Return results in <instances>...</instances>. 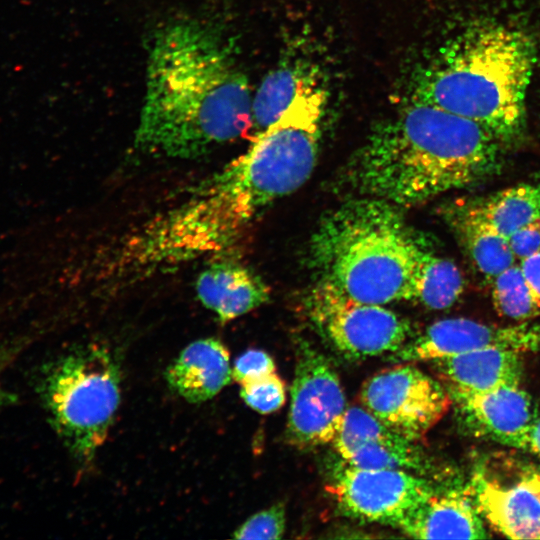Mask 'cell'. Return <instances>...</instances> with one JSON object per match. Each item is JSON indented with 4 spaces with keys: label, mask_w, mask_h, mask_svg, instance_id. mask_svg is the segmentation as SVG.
Here are the masks:
<instances>
[{
    "label": "cell",
    "mask_w": 540,
    "mask_h": 540,
    "mask_svg": "<svg viewBox=\"0 0 540 540\" xmlns=\"http://www.w3.org/2000/svg\"><path fill=\"white\" fill-rule=\"evenodd\" d=\"M471 202L489 223L509 237L540 218V182L518 184Z\"/></svg>",
    "instance_id": "20"
},
{
    "label": "cell",
    "mask_w": 540,
    "mask_h": 540,
    "mask_svg": "<svg viewBox=\"0 0 540 540\" xmlns=\"http://www.w3.org/2000/svg\"><path fill=\"white\" fill-rule=\"evenodd\" d=\"M521 352L486 348L434 361L447 384L448 393L484 392L520 385Z\"/></svg>",
    "instance_id": "18"
},
{
    "label": "cell",
    "mask_w": 540,
    "mask_h": 540,
    "mask_svg": "<svg viewBox=\"0 0 540 540\" xmlns=\"http://www.w3.org/2000/svg\"><path fill=\"white\" fill-rule=\"evenodd\" d=\"M305 73L290 67L272 71L252 100L253 124L258 132L274 122L293 101Z\"/></svg>",
    "instance_id": "22"
},
{
    "label": "cell",
    "mask_w": 540,
    "mask_h": 540,
    "mask_svg": "<svg viewBox=\"0 0 540 540\" xmlns=\"http://www.w3.org/2000/svg\"><path fill=\"white\" fill-rule=\"evenodd\" d=\"M331 491L348 516L394 526L433 493L411 471L358 468L343 460L334 471Z\"/></svg>",
    "instance_id": "10"
},
{
    "label": "cell",
    "mask_w": 540,
    "mask_h": 540,
    "mask_svg": "<svg viewBox=\"0 0 540 540\" xmlns=\"http://www.w3.org/2000/svg\"><path fill=\"white\" fill-rule=\"evenodd\" d=\"M149 44L137 149L196 158L249 131L248 80L219 28L176 19L159 27Z\"/></svg>",
    "instance_id": "1"
},
{
    "label": "cell",
    "mask_w": 540,
    "mask_h": 540,
    "mask_svg": "<svg viewBox=\"0 0 540 540\" xmlns=\"http://www.w3.org/2000/svg\"><path fill=\"white\" fill-rule=\"evenodd\" d=\"M14 400V396H12L9 392H7L0 382V408L11 404Z\"/></svg>",
    "instance_id": "30"
},
{
    "label": "cell",
    "mask_w": 540,
    "mask_h": 540,
    "mask_svg": "<svg viewBox=\"0 0 540 540\" xmlns=\"http://www.w3.org/2000/svg\"><path fill=\"white\" fill-rule=\"evenodd\" d=\"M229 358L227 348L216 338L194 341L167 368V383L188 402L209 400L232 380Z\"/></svg>",
    "instance_id": "17"
},
{
    "label": "cell",
    "mask_w": 540,
    "mask_h": 540,
    "mask_svg": "<svg viewBox=\"0 0 540 540\" xmlns=\"http://www.w3.org/2000/svg\"><path fill=\"white\" fill-rule=\"evenodd\" d=\"M361 405L397 434L416 441L448 411L443 385L412 363L379 371L360 390Z\"/></svg>",
    "instance_id": "8"
},
{
    "label": "cell",
    "mask_w": 540,
    "mask_h": 540,
    "mask_svg": "<svg viewBox=\"0 0 540 540\" xmlns=\"http://www.w3.org/2000/svg\"><path fill=\"white\" fill-rule=\"evenodd\" d=\"M508 240L516 260L521 261L540 251V218L516 230Z\"/></svg>",
    "instance_id": "27"
},
{
    "label": "cell",
    "mask_w": 540,
    "mask_h": 540,
    "mask_svg": "<svg viewBox=\"0 0 540 540\" xmlns=\"http://www.w3.org/2000/svg\"><path fill=\"white\" fill-rule=\"evenodd\" d=\"M463 286L458 267L426 246L416 267L412 300L431 309H446L460 297Z\"/></svg>",
    "instance_id": "21"
},
{
    "label": "cell",
    "mask_w": 540,
    "mask_h": 540,
    "mask_svg": "<svg viewBox=\"0 0 540 540\" xmlns=\"http://www.w3.org/2000/svg\"><path fill=\"white\" fill-rule=\"evenodd\" d=\"M286 527V510L283 503L259 511L247 519L233 533L236 539H281Z\"/></svg>",
    "instance_id": "25"
},
{
    "label": "cell",
    "mask_w": 540,
    "mask_h": 540,
    "mask_svg": "<svg viewBox=\"0 0 540 540\" xmlns=\"http://www.w3.org/2000/svg\"><path fill=\"white\" fill-rule=\"evenodd\" d=\"M468 489L485 523L511 539H540V470L496 466L475 471Z\"/></svg>",
    "instance_id": "11"
},
{
    "label": "cell",
    "mask_w": 540,
    "mask_h": 540,
    "mask_svg": "<svg viewBox=\"0 0 540 540\" xmlns=\"http://www.w3.org/2000/svg\"><path fill=\"white\" fill-rule=\"evenodd\" d=\"M536 62L524 31L479 22L463 31L420 78L412 98L470 119L501 143L523 132Z\"/></svg>",
    "instance_id": "4"
},
{
    "label": "cell",
    "mask_w": 540,
    "mask_h": 540,
    "mask_svg": "<svg viewBox=\"0 0 540 540\" xmlns=\"http://www.w3.org/2000/svg\"><path fill=\"white\" fill-rule=\"evenodd\" d=\"M38 391L52 427L82 464L105 441L120 401V372L110 351L75 348L46 364Z\"/></svg>",
    "instance_id": "6"
},
{
    "label": "cell",
    "mask_w": 540,
    "mask_h": 540,
    "mask_svg": "<svg viewBox=\"0 0 540 540\" xmlns=\"http://www.w3.org/2000/svg\"><path fill=\"white\" fill-rule=\"evenodd\" d=\"M239 384L241 398L261 414L275 412L285 403V384L276 372L247 379Z\"/></svg>",
    "instance_id": "24"
},
{
    "label": "cell",
    "mask_w": 540,
    "mask_h": 540,
    "mask_svg": "<svg viewBox=\"0 0 540 540\" xmlns=\"http://www.w3.org/2000/svg\"><path fill=\"white\" fill-rule=\"evenodd\" d=\"M449 395L472 433L500 444L512 447L537 419L534 404L520 385Z\"/></svg>",
    "instance_id": "14"
},
{
    "label": "cell",
    "mask_w": 540,
    "mask_h": 540,
    "mask_svg": "<svg viewBox=\"0 0 540 540\" xmlns=\"http://www.w3.org/2000/svg\"><path fill=\"white\" fill-rule=\"evenodd\" d=\"M492 299L499 314L526 320L540 314L520 264H513L492 279Z\"/></svg>",
    "instance_id": "23"
},
{
    "label": "cell",
    "mask_w": 540,
    "mask_h": 540,
    "mask_svg": "<svg viewBox=\"0 0 540 540\" xmlns=\"http://www.w3.org/2000/svg\"><path fill=\"white\" fill-rule=\"evenodd\" d=\"M346 410L345 394L334 367L317 350L301 346L286 429L290 443L300 448L332 443Z\"/></svg>",
    "instance_id": "9"
},
{
    "label": "cell",
    "mask_w": 540,
    "mask_h": 540,
    "mask_svg": "<svg viewBox=\"0 0 540 540\" xmlns=\"http://www.w3.org/2000/svg\"><path fill=\"white\" fill-rule=\"evenodd\" d=\"M307 310L318 330L347 359L390 355L411 337L405 318L383 305L352 299L325 282L309 294Z\"/></svg>",
    "instance_id": "7"
},
{
    "label": "cell",
    "mask_w": 540,
    "mask_h": 540,
    "mask_svg": "<svg viewBox=\"0 0 540 540\" xmlns=\"http://www.w3.org/2000/svg\"><path fill=\"white\" fill-rule=\"evenodd\" d=\"M501 144L476 122L412 98L356 152L346 180L361 195L412 206L490 176Z\"/></svg>",
    "instance_id": "2"
},
{
    "label": "cell",
    "mask_w": 540,
    "mask_h": 540,
    "mask_svg": "<svg viewBox=\"0 0 540 540\" xmlns=\"http://www.w3.org/2000/svg\"><path fill=\"white\" fill-rule=\"evenodd\" d=\"M326 92L306 74L283 113L247 150L194 191L193 204L214 234L237 238L268 204L300 188L317 160Z\"/></svg>",
    "instance_id": "3"
},
{
    "label": "cell",
    "mask_w": 540,
    "mask_h": 540,
    "mask_svg": "<svg viewBox=\"0 0 540 540\" xmlns=\"http://www.w3.org/2000/svg\"><path fill=\"white\" fill-rule=\"evenodd\" d=\"M540 350V325L500 327L465 318L440 320L390 354L398 363L437 361L486 349Z\"/></svg>",
    "instance_id": "12"
},
{
    "label": "cell",
    "mask_w": 540,
    "mask_h": 540,
    "mask_svg": "<svg viewBox=\"0 0 540 540\" xmlns=\"http://www.w3.org/2000/svg\"><path fill=\"white\" fill-rule=\"evenodd\" d=\"M196 291L202 304L223 324L259 307L269 297L268 287L259 276L229 260L215 261L204 269Z\"/></svg>",
    "instance_id": "16"
},
{
    "label": "cell",
    "mask_w": 540,
    "mask_h": 540,
    "mask_svg": "<svg viewBox=\"0 0 540 540\" xmlns=\"http://www.w3.org/2000/svg\"><path fill=\"white\" fill-rule=\"evenodd\" d=\"M275 372L273 359L262 350H248L234 363L232 379L241 383L244 380Z\"/></svg>",
    "instance_id": "26"
},
{
    "label": "cell",
    "mask_w": 540,
    "mask_h": 540,
    "mask_svg": "<svg viewBox=\"0 0 540 540\" xmlns=\"http://www.w3.org/2000/svg\"><path fill=\"white\" fill-rule=\"evenodd\" d=\"M527 284L540 308V251L520 261Z\"/></svg>",
    "instance_id": "28"
},
{
    "label": "cell",
    "mask_w": 540,
    "mask_h": 540,
    "mask_svg": "<svg viewBox=\"0 0 540 540\" xmlns=\"http://www.w3.org/2000/svg\"><path fill=\"white\" fill-rule=\"evenodd\" d=\"M469 489L432 493L396 526L417 539H483L488 534Z\"/></svg>",
    "instance_id": "15"
},
{
    "label": "cell",
    "mask_w": 540,
    "mask_h": 540,
    "mask_svg": "<svg viewBox=\"0 0 540 540\" xmlns=\"http://www.w3.org/2000/svg\"><path fill=\"white\" fill-rule=\"evenodd\" d=\"M409 440L385 426L364 407L347 408L332 444L347 464L365 469L419 471L420 450Z\"/></svg>",
    "instance_id": "13"
},
{
    "label": "cell",
    "mask_w": 540,
    "mask_h": 540,
    "mask_svg": "<svg viewBox=\"0 0 540 540\" xmlns=\"http://www.w3.org/2000/svg\"><path fill=\"white\" fill-rule=\"evenodd\" d=\"M514 448L540 457V419H536L515 441Z\"/></svg>",
    "instance_id": "29"
},
{
    "label": "cell",
    "mask_w": 540,
    "mask_h": 540,
    "mask_svg": "<svg viewBox=\"0 0 540 540\" xmlns=\"http://www.w3.org/2000/svg\"><path fill=\"white\" fill-rule=\"evenodd\" d=\"M427 245L382 199L351 200L327 214L310 244L321 282L360 302L412 299L418 260Z\"/></svg>",
    "instance_id": "5"
},
{
    "label": "cell",
    "mask_w": 540,
    "mask_h": 540,
    "mask_svg": "<svg viewBox=\"0 0 540 540\" xmlns=\"http://www.w3.org/2000/svg\"><path fill=\"white\" fill-rule=\"evenodd\" d=\"M478 270L492 280L515 264L508 237L501 234L473 206L472 202H454L442 209Z\"/></svg>",
    "instance_id": "19"
}]
</instances>
